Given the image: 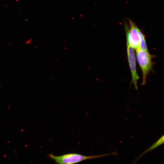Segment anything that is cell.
Wrapping results in <instances>:
<instances>
[{
    "label": "cell",
    "instance_id": "7a4b0ae2",
    "mask_svg": "<svg viewBox=\"0 0 164 164\" xmlns=\"http://www.w3.org/2000/svg\"><path fill=\"white\" fill-rule=\"evenodd\" d=\"M136 51L137 60L142 72V85H144L146 83L148 75L152 70V56L148 51L138 49Z\"/></svg>",
    "mask_w": 164,
    "mask_h": 164
},
{
    "label": "cell",
    "instance_id": "277c9868",
    "mask_svg": "<svg viewBox=\"0 0 164 164\" xmlns=\"http://www.w3.org/2000/svg\"><path fill=\"white\" fill-rule=\"evenodd\" d=\"M127 53L128 63L132 75V82L138 89L137 81L139 77L137 73L135 55L134 49L127 44Z\"/></svg>",
    "mask_w": 164,
    "mask_h": 164
},
{
    "label": "cell",
    "instance_id": "52a82bcc",
    "mask_svg": "<svg viewBox=\"0 0 164 164\" xmlns=\"http://www.w3.org/2000/svg\"><path fill=\"white\" fill-rule=\"evenodd\" d=\"M31 40L30 39L28 40L26 42V43H27V44H28L29 43H30L31 42Z\"/></svg>",
    "mask_w": 164,
    "mask_h": 164
},
{
    "label": "cell",
    "instance_id": "6da1fadb",
    "mask_svg": "<svg viewBox=\"0 0 164 164\" xmlns=\"http://www.w3.org/2000/svg\"><path fill=\"white\" fill-rule=\"evenodd\" d=\"M110 155H116V152L98 155L85 156L77 153H70L60 156H56L51 153L47 155V156L53 160L56 163L59 164H71L76 163L83 161L103 157Z\"/></svg>",
    "mask_w": 164,
    "mask_h": 164
},
{
    "label": "cell",
    "instance_id": "3957f363",
    "mask_svg": "<svg viewBox=\"0 0 164 164\" xmlns=\"http://www.w3.org/2000/svg\"><path fill=\"white\" fill-rule=\"evenodd\" d=\"M130 28L126 32L127 44L136 50L139 49L140 42L139 29L131 20H129Z\"/></svg>",
    "mask_w": 164,
    "mask_h": 164
},
{
    "label": "cell",
    "instance_id": "5b68a950",
    "mask_svg": "<svg viewBox=\"0 0 164 164\" xmlns=\"http://www.w3.org/2000/svg\"><path fill=\"white\" fill-rule=\"evenodd\" d=\"M164 142V136L163 135L159 139V140L155 142L154 144L150 146L148 149L143 152L139 156V157L137 158L135 160L133 163H135L136 162L140 159L144 155H145L147 152H150L154 149L157 148L159 146L161 145Z\"/></svg>",
    "mask_w": 164,
    "mask_h": 164
},
{
    "label": "cell",
    "instance_id": "8992f818",
    "mask_svg": "<svg viewBox=\"0 0 164 164\" xmlns=\"http://www.w3.org/2000/svg\"><path fill=\"white\" fill-rule=\"evenodd\" d=\"M139 33L140 36V42L139 49L143 51H148L147 47L145 36L139 29Z\"/></svg>",
    "mask_w": 164,
    "mask_h": 164
}]
</instances>
